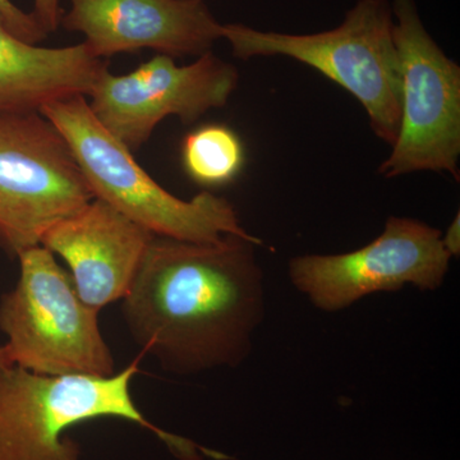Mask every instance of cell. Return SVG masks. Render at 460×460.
<instances>
[{"label": "cell", "mask_w": 460, "mask_h": 460, "mask_svg": "<svg viewBox=\"0 0 460 460\" xmlns=\"http://www.w3.org/2000/svg\"><path fill=\"white\" fill-rule=\"evenodd\" d=\"M238 80L237 68L213 51L189 66H177L174 58L157 54L127 75L107 69L87 102L102 126L133 153L166 117L174 115L190 124L224 107Z\"/></svg>", "instance_id": "obj_9"}, {"label": "cell", "mask_w": 460, "mask_h": 460, "mask_svg": "<svg viewBox=\"0 0 460 460\" xmlns=\"http://www.w3.org/2000/svg\"><path fill=\"white\" fill-rule=\"evenodd\" d=\"M138 362L113 376H49L0 365V460H81L66 435L72 426L102 417L128 420L153 432L181 460H201L192 441L166 432L138 410L131 394Z\"/></svg>", "instance_id": "obj_2"}, {"label": "cell", "mask_w": 460, "mask_h": 460, "mask_svg": "<svg viewBox=\"0 0 460 460\" xmlns=\"http://www.w3.org/2000/svg\"><path fill=\"white\" fill-rule=\"evenodd\" d=\"M60 18L107 59L142 49L172 58L201 57L223 39V25L206 0H68Z\"/></svg>", "instance_id": "obj_10"}, {"label": "cell", "mask_w": 460, "mask_h": 460, "mask_svg": "<svg viewBox=\"0 0 460 460\" xmlns=\"http://www.w3.org/2000/svg\"><path fill=\"white\" fill-rule=\"evenodd\" d=\"M107 59L86 42L42 48L21 40L0 18V113H41L54 102L90 95Z\"/></svg>", "instance_id": "obj_12"}, {"label": "cell", "mask_w": 460, "mask_h": 460, "mask_svg": "<svg viewBox=\"0 0 460 460\" xmlns=\"http://www.w3.org/2000/svg\"><path fill=\"white\" fill-rule=\"evenodd\" d=\"M154 237L107 202L93 199L51 226L41 246L65 260L78 295L100 311L127 295Z\"/></svg>", "instance_id": "obj_11"}, {"label": "cell", "mask_w": 460, "mask_h": 460, "mask_svg": "<svg viewBox=\"0 0 460 460\" xmlns=\"http://www.w3.org/2000/svg\"><path fill=\"white\" fill-rule=\"evenodd\" d=\"M261 243L255 235L213 243L155 235L123 296L135 343L172 374L242 363L265 311Z\"/></svg>", "instance_id": "obj_1"}, {"label": "cell", "mask_w": 460, "mask_h": 460, "mask_svg": "<svg viewBox=\"0 0 460 460\" xmlns=\"http://www.w3.org/2000/svg\"><path fill=\"white\" fill-rule=\"evenodd\" d=\"M181 162L190 180L206 187L229 183L244 165V147L237 133L223 124H208L189 133Z\"/></svg>", "instance_id": "obj_13"}, {"label": "cell", "mask_w": 460, "mask_h": 460, "mask_svg": "<svg viewBox=\"0 0 460 460\" xmlns=\"http://www.w3.org/2000/svg\"><path fill=\"white\" fill-rule=\"evenodd\" d=\"M223 39L239 59L281 56L313 66L361 102L371 128L393 145L401 122V66L389 0H358L328 31L296 35L223 25Z\"/></svg>", "instance_id": "obj_3"}, {"label": "cell", "mask_w": 460, "mask_h": 460, "mask_svg": "<svg viewBox=\"0 0 460 460\" xmlns=\"http://www.w3.org/2000/svg\"><path fill=\"white\" fill-rule=\"evenodd\" d=\"M93 198L65 136L41 113H0V247L13 257Z\"/></svg>", "instance_id": "obj_6"}, {"label": "cell", "mask_w": 460, "mask_h": 460, "mask_svg": "<svg viewBox=\"0 0 460 460\" xmlns=\"http://www.w3.org/2000/svg\"><path fill=\"white\" fill-rule=\"evenodd\" d=\"M0 365H13L11 354H9L7 345L5 344L0 345Z\"/></svg>", "instance_id": "obj_17"}, {"label": "cell", "mask_w": 460, "mask_h": 460, "mask_svg": "<svg viewBox=\"0 0 460 460\" xmlns=\"http://www.w3.org/2000/svg\"><path fill=\"white\" fill-rule=\"evenodd\" d=\"M0 18L9 31L21 40L38 44L47 39L48 33L32 13H26L11 0H0Z\"/></svg>", "instance_id": "obj_14"}, {"label": "cell", "mask_w": 460, "mask_h": 460, "mask_svg": "<svg viewBox=\"0 0 460 460\" xmlns=\"http://www.w3.org/2000/svg\"><path fill=\"white\" fill-rule=\"evenodd\" d=\"M460 217L456 215V219L450 224L445 234H441V241L445 250L450 253V256H459L460 252Z\"/></svg>", "instance_id": "obj_16"}, {"label": "cell", "mask_w": 460, "mask_h": 460, "mask_svg": "<svg viewBox=\"0 0 460 460\" xmlns=\"http://www.w3.org/2000/svg\"><path fill=\"white\" fill-rule=\"evenodd\" d=\"M31 13L48 35L56 32L63 14L60 0H33Z\"/></svg>", "instance_id": "obj_15"}, {"label": "cell", "mask_w": 460, "mask_h": 460, "mask_svg": "<svg viewBox=\"0 0 460 460\" xmlns=\"http://www.w3.org/2000/svg\"><path fill=\"white\" fill-rule=\"evenodd\" d=\"M41 114L65 136L93 198L154 235L198 243H213L226 234L252 235L242 228L228 199L202 192L184 201L163 189L102 126L84 96L54 102Z\"/></svg>", "instance_id": "obj_4"}, {"label": "cell", "mask_w": 460, "mask_h": 460, "mask_svg": "<svg viewBox=\"0 0 460 460\" xmlns=\"http://www.w3.org/2000/svg\"><path fill=\"white\" fill-rule=\"evenodd\" d=\"M401 66V122L378 172H449L459 181L460 68L429 35L414 0H393Z\"/></svg>", "instance_id": "obj_7"}, {"label": "cell", "mask_w": 460, "mask_h": 460, "mask_svg": "<svg viewBox=\"0 0 460 460\" xmlns=\"http://www.w3.org/2000/svg\"><path fill=\"white\" fill-rule=\"evenodd\" d=\"M441 234L419 220L392 217L375 241L353 252L290 260V281L326 313H337L372 293L394 292L407 284L435 290L444 283L452 259Z\"/></svg>", "instance_id": "obj_8"}, {"label": "cell", "mask_w": 460, "mask_h": 460, "mask_svg": "<svg viewBox=\"0 0 460 460\" xmlns=\"http://www.w3.org/2000/svg\"><path fill=\"white\" fill-rule=\"evenodd\" d=\"M16 287L0 296V332L12 363L49 376L115 374L99 311L84 304L69 272L44 246L23 251Z\"/></svg>", "instance_id": "obj_5"}]
</instances>
